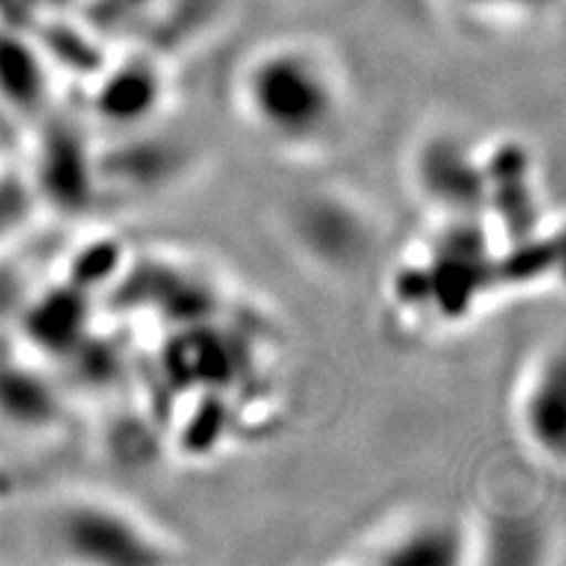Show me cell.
<instances>
[{
    "label": "cell",
    "instance_id": "277c9868",
    "mask_svg": "<svg viewBox=\"0 0 566 566\" xmlns=\"http://www.w3.org/2000/svg\"><path fill=\"white\" fill-rule=\"evenodd\" d=\"M470 538L458 528L455 522L422 515L411 517L387 528L380 538L370 543L366 562L380 564H449L463 562L470 547Z\"/></svg>",
    "mask_w": 566,
    "mask_h": 566
},
{
    "label": "cell",
    "instance_id": "52a82bcc",
    "mask_svg": "<svg viewBox=\"0 0 566 566\" xmlns=\"http://www.w3.org/2000/svg\"><path fill=\"white\" fill-rule=\"evenodd\" d=\"M465 3L476 8H489V10H510V8H524L528 0H465Z\"/></svg>",
    "mask_w": 566,
    "mask_h": 566
},
{
    "label": "cell",
    "instance_id": "7a4b0ae2",
    "mask_svg": "<svg viewBox=\"0 0 566 566\" xmlns=\"http://www.w3.org/2000/svg\"><path fill=\"white\" fill-rule=\"evenodd\" d=\"M57 543L71 559L78 562L130 564L168 557L151 528L106 501L66 505L57 522Z\"/></svg>",
    "mask_w": 566,
    "mask_h": 566
},
{
    "label": "cell",
    "instance_id": "8992f818",
    "mask_svg": "<svg viewBox=\"0 0 566 566\" xmlns=\"http://www.w3.org/2000/svg\"><path fill=\"white\" fill-rule=\"evenodd\" d=\"M24 197L8 175H0V234L10 232L22 220Z\"/></svg>",
    "mask_w": 566,
    "mask_h": 566
},
{
    "label": "cell",
    "instance_id": "5b68a950",
    "mask_svg": "<svg viewBox=\"0 0 566 566\" xmlns=\"http://www.w3.org/2000/svg\"><path fill=\"white\" fill-rule=\"evenodd\" d=\"M45 81L29 52L0 35V102L10 109H31L43 97Z\"/></svg>",
    "mask_w": 566,
    "mask_h": 566
},
{
    "label": "cell",
    "instance_id": "6da1fadb",
    "mask_svg": "<svg viewBox=\"0 0 566 566\" xmlns=\"http://www.w3.org/2000/svg\"><path fill=\"white\" fill-rule=\"evenodd\" d=\"M234 97L243 120L283 151H314L338 139L347 87L318 45L281 41L253 52L239 71Z\"/></svg>",
    "mask_w": 566,
    "mask_h": 566
},
{
    "label": "cell",
    "instance_id": "ba28073f",
    "mask_svg": "<svg viewBox=\"0 0 566 566\" xmlns=\"http://www.w3.org/2000/svg\"><path fill=\"white\" fill-rule=\"evenodd\" d=\"M0 491H3V476H0Z\"/></svg>",
    "mask_w": 566,
    "mask_h": 566
},
{
    "label": "cell",
    "instance_id": "3957f363",
    "mask_svg": "<svg viewBox=\"0 0 566 566\" xmlns=\"http://www.w3.org/2000/svg\"><path fill=\"white\" fill-rule=\"evenodd\" d=\"M515 430L545 465L562 468L566 432V370L562 343L541 347L515 387Z\"/></svg>",
    "mask_w": 566,
    "mask_h": 566
}]
</instances>
